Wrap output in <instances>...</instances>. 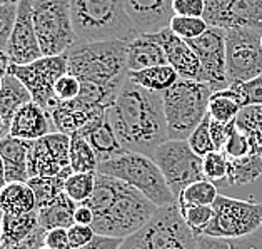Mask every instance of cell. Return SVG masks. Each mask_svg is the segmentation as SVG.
<instances>
[{"label": "cell", "mask_w": 262, "mask_h": 249, "mask_svg": "<svg viewBox=\"0 0 262 249\" xmlns=\"http://www.w3.org/2000/svg\"><path fill=\"white\" fill-rule=\"evenodd\" d=\"M105 116L127 152L152 157L159 146L169 140L162 95L130 79L125 80Z\"/></svg>", "instance_id": "obj_1"}, {"label": "cell", "mask_w": 262, "mask_h": 249, "mask_svg": "<svg viewBox=\"0 0 262 249\" xmlns=\"http://www.w3.org/2000/svg\"><path fill=\"white\" fill-rule=\"evenodd\" d=\"M94 213L95 234L125 239L142 229L159 208L129 184L97 172L95 188L85 202Z\"/></svg>", "instance_id": "obj_2"}, {"label": "cell", "mask_w": 262, "mask_h": 249, "mask_svg": "<svg viewBox=\"0 0 262 249\" xmlns=\"http://www.w3.org/2000/svg\"><path fill=\"white\" fill-rule=\"evenodd\" d=\"M129 42H77L67 52L69 74L75 75L82 86H92L102 91L112 102L129 79L127 67Z\"/></svg>", "instance_id": "obj_3"}, {"label": "cell", "mask_w": 262, "mask_h": 249, "mask_svg": "<svg viewBox=\"0 0 262 249\" xmlns=\"http://www.w3.org/2000/svg\"><path fill=\"white\" fill-rule=\"evenodd\" d=\"M74 30L80 42H130L140 35L124 0H69Z\"/></svg>", "instance_id": "obj_4"}, {"label": "cell", "mask_w": 262, "mask_h": 249, "mask_svg": "<svg viewBox=\"0 0 262 249\" xmlns=\"http://www.w3.org/2000/svg\"><path fill=\"white\" fill-rule=\"evenodd\" d=\"M97 172L129 184L154 202L157 208H165L177 202V197L169 188L162 171L150 156L139 154V152H124L122 156L99 164Z\"/></svg>", "instance_id": "obj_5"}, {"label": "cell", "mask_w": 262, "mask_h": 249, "mask_svg": "<svg viewBox=\"0 0 262 249\" xmlns=\"http://www.w3.org/2000/svg\"><path fill=\"white\" fill-rule=\"evenodd\" d=\"M210 94L212 89L207 84L185 79H179L170 89L161 94L169 139H189L207 116Z\"/></svg>", "instance_id": "obj_6"}, {"label": "cell", "mask_w": 262, "mask_h": 249, "mask_svg": "<svg viewBox=\"0 0 262 249\" xmlns=\"http://www.w3.org/2000/svg\"><path fill=\"white\" fill-rule=\"evenodd\" d=\"M32 17L43 55H63L79 42L69 0H34Z\"/></svg>", "instance_id": "obj_7"}, {"label": "cell", "mask_w": 262, "mask_h": 249, "mask_svg": "<svg viewBox=\"0 0 262 249\" xmlns=\"http://www.w3.org/2000/svg\"><path fill=\"white\" fill-rule=\"evenodd\" d=\"M212 209L214 218L201 236L239 239L262 229V202L217 196Z\"/></svg>", "instance_id": "obj_8"}, {"label": "cell", "mask_w": 262, "mask_h": 249, "mask_svg": "<svg viewBox=\"0 0 262 249\" xmlns=\"http://www.w3.org/2000/svg\"><path fill=\"white\" fill-rule=\"evenodd\" d=\"M262 30L226 29V70L231 84L249 82L262 74Z\"/></svg>", "instance_id": "obj_9"}, {"label": "cell", "mask_w": 262, "mask_h": 249, "mask_svg": "<svg viewBox=\"0 0 262 249\" xmlns=\"http://www.w3.org/2000/svg\"><path fill=\"white\" fill-rule=\"evenodd\" d=\"M9 72L27 87L32 95V100L39 104L43 111L49 114L59 104L55 97V84L62 75L69 72V59L67 54L47 57L43 55L25 66H15L10 64Z\"/></svg>", "instance_id": "obj_10"}, {"label": "cell", "mask_w": 262, "mask_h": 249, "mask_svg": "<svg viewBox=\"0 0 262 249\" xmlns=\"http://www.w3.org/2000/svg\"><path fill=\"white\" fill-rule=\"evenodd\" d=\"M152 159L162 171L165 181L176 197L189 184L206 179L202 169V157H199L189 148L187 140H165L156 149Z\"/></svg>", "instance_id": "obj_11"}, {"label": "cell", "mask_w": 262, "mask_h": 249, "mask_svg": "<svg viewBox=\"0 0 262 249\" xmlns=\"http://www.w3.org/2000/svg\"><path fill=\"white\" fill-rule=\"evenodd\" d=\"M70 136L62 132H50L37 140H32L29 151V179L50 177L70 168Z\"/></svg>", "instance_id": "obj_12"}, {"label": "cell", "mask_w": 262, "mask_h": 249, "mask_svg": "<svg viewBox=\"0 0 262 249\" xmlns=\"http://www.w3.org/2000/svg\"><path fill=\"white\" fill-rule=\"evenodd\" d=\"M199 57L204 72L207 75V86L212 92L229 87L226 70V29L209 27L197 39L187 42Z\"/></svg>", "instance_id": "obj_13"}, {"label": "cell", "mask_w": 262, "mask_h": 249, "mask_svg": "<svg viewBox=\"0 0 262 249\" xmlns=\"http://www.w3.org/2000/svg\"><path fill=\"white\" fill-rule=\"evenodd\" d=\"M32 4L34 0H18L15 27L5 50L10 64L15 66H25L43 57L32 17Z\"/></svg>", "instance_id": "obj_14"}, {"label": "cell", "mask_w": 262, "mask_h": 249, "mask_svg": "<svg viewBox=\"0 0 262 249\" xmlns=\"http://www.w3.org/2000/svg\"><path fill=\"white\" fill-rule=\"evenodd\" d=\"M154 37L162 46L167 64L179 74V77L207 84V75L204 72L199 57L187 42L177 37L170 29H164L159 34H154Z\"/></svg>", "instance_id": "obj_15"}, {"label": "cell", "mask_w": 262, "mask_h": 249, "mask_svg": "<svg viewBox=\"0 0 262 249\" xmlns=\"http://www.w3.org/2000/svg\"><path fill=\"white\" fill-rule=\"evenodd\" d=\"M124 5L139 34H159L174 17L172 0H124Z\"/></svg>", "instance_id": "obj_16"}, {"label": "cell", "mask_w": 262, "mask_h": 249, "mask_svg": "<svg viewBox=\"0 0 262 249\" xmlns=\"http://www.w3.org/2000/svg\"><path fill=\"white\" fill-rule=\"evenodd\" d=\"M105 111L107 109L87 106L79 99H75L69 102H59L50 112V119H52L55 132L74 136V134H77L84 127H87L92 120L104 116Z\"/></svg>", "instance_id": "obj_17"}, {"label": "cell", "mask_w": 262, "mask_h": 249, "mask_svg": "<svg viewBox=\"0 0 262 249\" xmlns=\"http://www.w3.org/2000/svg\"><path fill=\"white\" fill-rule=\"evenodd\" d=\"M54 131L52 119L47 111H43L34 100L20 107L10 122V136L22 140H37Z\"/></svg>", "instance_id": "obj_18"}, {"label": "cell", "mask_w": 262, "mask_h": 249, "mask_svg": "<svg viewBox=\"0 0 262 249\" xmlns=\"http://www.w3.org/2000/svg\"><path fill=\"white\" fill-rule=\"evenodd\" d=\"M77 134L89 140V144L92 146L95 156L99 159V164L111 161V159L122 156L124 152H127L122 148V144H120L117 134L111 126V122H108L105 114L92 120L91 124Z\"/></svg>", "instance_id": "obj_19"}, {"label": "cell", "mask_w": 262, "mask_h": 249, "mask_svg": "<svg viewBox=\"0 0 262 249\" xmlns=\"http://www.w3.org/2000/svg\"><path fill=\"white\" fill-rule=\"evenodd\" d=\"M165 64H167V57L154 34H140L127 46L129 72H139V70L154 66H165Z\"/></svg>", "instance_id": "obj_20"}, {"label": "cell", "mask_w": 262, "mask_h": 249, "mask_svg": "<svg viewBox=\"0 0 262 249\" xmlns=\"http://www.w3.org/2000/svg\"><path fill=\"white\" fill-rule=\"evenodd\" d=\"M30 140L7 136L0 139V156L5 164V179L9 182L29 181V151Z\"/></svg>", "instance_id": "obj_21"}, {"label": "cell", "mask_w": 262, "mask_h": 249, "mask_svg": "<svg viewBox=\"0 0 262 249\" xmlns=\"http://www.w3.org/2000/svg\"><path fill=\"white\" fill-rule=\"evenodd\" d=\"M217 27H249L262 30V0H231Z\"/></svg>", "instance_id": "obj_22"}, {"label": "cell", "mask_w": 262, "mask_h": 249, "mask_svg": "<svg viewBox=\"0 0 262 249\" xmlns=\"http://www.w3.org/2000/svg\"><path fill=\"white\" fill-rule=\"evenodd\" d=\"M32 102V95L14 74L7 72L0 87V116L5 120V129L10 136V122L15 112L25 104Z\"/></svg>", "instance_id": "obj_23"}, {"label": "cell", "mask_w": 262, "mask_h": 249, "mask_svg": "<svg viewBox=\"0 0 262 249\" xmlns=\"http://www.w3.org/2000/svg\"><path fill=\"white\" fill-rule=\"evenodd\" d=\"M37 211V199L29 182H9L0 189V213L24 216Z\"/></svg>", "instance_id": "obj_24"}, {"label": "cell", "mask_w": 262, "mask_h": 249, "mask_svg": "<svg viewBox=\"0 0 262 249\" xmlns=\"http://www.w3.org/2000/svg\"><path fill=\"white\" fill-rule=\"evenodd\" d=\"M77 206H79L77 202H74L66 193H62L60 196H57L49 206L37 209V214H39V226L46 229V231L55 229V227L69 229L70 226L75 224L74 214Z\"/></svg>", "instance_id": "obj_25"}, {"label": "cell", "mask_w": 262, "mask_h": 249, "mask_svg": "<svg viewBox=\"0 0 262 249\" xmlns=\"http://www.w3.org/2000/svg\"><path fill=\"white\" fill-rule=\"evenodd\" d=\"M129 79L140 87L147 89V91L162 94L174 86L181 77L169 64H165V66H154L139 70V72H129Z\"/></svg>", "instance_id": "obj_26"}, {"label": "cell", "mask_w": 262, "mask_h": 249, "mask_svg": "<svg viewBox=\"0 0 262 249\" xmlns=\"http://www.w3.org/2000/svg\"><path fill=\"white\" fill-rule=\"evenodd\" d=\"M242 109L244 107L241 104L239 95L235 94L232 87H227L224 91H217L210 94L207 116L214 120H219V122L229 124L237 119Z\"/></svg>", "instance_id": "obj_27"}, {"label": "cell", "mask_w": 262, "mask_h": 249, "mask_svg": "<svg viewBox=\"0 0 262 249\" xmlns=\"http://www.w3.org/2000/svg\"><path fill=\"white\" fill-rule=\"evenodd\" d=\"M39 227L37 211L24 216L2 214V244H17Z\"/></svg>", "instance_id": "obj_28"}, {"label": "cell", "mask_w": 262, "mask_h": 249, "mask_svg": "<svg viewBox=\"0 0 262 249\" xmlns=\"http://www.w3.org/2000/svg\"><path fill=\"white\" fill-rule=\"evenodd\" d=\"M260 176H262V157L259 154H249L241 159H229V169L226 177L229 186L252 184Z\"/></svg>", "instance_id": "obj_29"}, {"label": "cell", "mask_w": 262, "mask_h": 249, "mask_svg": "<svg viewBox=\"0 0 262 249\" xmlns=\"http://www.w3.org/2000/svg\"><path fill=\"white\" fill-rule=\"evenodd\" d=\"M72 168H69L66 171L59 172L57 176H50V177H32L29 179V186L34 189L35 199H37V209H42L49 206L57 196H60L63 193V188H66V181L67 177L72 174Z\"/></svg>", "instance_id": "obj_30"}, {"label": "cell", "mask_w": 262, "mask_h": 249, "mask_svg": "<svg viewBox=\"0 0 262 249\" xmlns=\"http://www.w3.org/2000/svg\"><path fill=\"white\" fill-rule=\"evenodd\" d=\"M70 168L74 172H97L99 159L95 156L92 146L85 137L74 134L70 136Z\"/></svg>", "instance_id": "obj_31"}, {"label": "cell", "mask_w": 262, "mask_h": 249, "mask_svg": "<svg viewBox=\"0 0 262 249\" xmlns=\"http://www.w3.org/2000/svg\"><path fill=\"white\" fill-rule=\"evenodd\" d=\"M235 122L251 140L252 154H259L262 157V106L244 107L235 119Z\"/></svg>", "instance_id": "obj_32"}, {"label": "cell", "mask_w": 262, "mask_h": 249, "mask_svg": "<svg viewBox=\"0 0 262 249\" xmlns=\"http://www.w3.org/2000/svg\"><path fill=\"white\" fill-rule=\"evenodd\" d=\"M217 188L212 181L202 179L189 184L181 194L177 196V206L187 208V206H212L217 199Z\"/></svg>", "instance_id": "obj_33"}, {"label": "cell", "mask_w": 262, "mask_h": 249, "mask_svg": "<svg viewBox=\"0 0 262 249\" xmlns=\"http://www.w3.org/2000/svg\"><path fill=\"white\" fill-rule=\"evenodd\" d=\"M197 249H262V229L239 239H219L197 236Z\"/></svg>", "instance_id": "obj_34"}, {"label": "cell", "mask_w": 262, "mask_h": 249, "mask_svg": "<svg viewBox=\"0 0 262 249\" xmlns=\"http://www.w3.org/2000/svg\"><path fill=\"white\" fill-rule=\"evenodd\" d=\"M95 176L97 172H72L67 181L63 193L77 204H85L94 193Z\"/></svg>", "instance_id": "obj_35"}, {"label": "cell", "mask_w": 262, "mask_h": 249, "mask_svg": "<svg viewBox=\"0 0 262 249\" xmlns=\"http://www.w3.org/2000/svg\"><path fill=\"white\" fill-rule=\"evenodd\" d=\"M169 29L174 32L177 37H181L182 40L189 42V40L197 39L199 35H202L204 32L209 29V24L204 20V17L174 15L170 20Z\"/></svg>", "instance_id": "obj_36"}, {"label": "cell", "mask_w": 262, "mask_h": 249, "mask_svg": "<svg viewBox=\"0 0 262 249\" xmlns=\"http://www.w3.org/2000/svg\"><path fill=\"white\" fill-rule=\"evenodd\" d=\"M179 209H181L184 221L187 222V226L192 229L195 236H201L214 218L212 206H187Z\"/></svg>", "instance_id": "obj_37"}, {"label": "cell", "mask_w": 262, "mask_h": 249, "mask_svg": "<svg viewBox=\"0 0 262 249\" xmlns=\"http://www.w3.org/2000/svg\"><path fill=\"white\" fill-rule=\"evenodd\" d=\"M209 126H210V117L206 116V119H204L202 122L195 127L194 132L190 134L189 139H187L189 148L192 149L199 157H206L209 152L217 151L214 142H212V137H210Z\"/></svg>", "instance_id": "obj_38"}, {"label": "cell", "mask_w": 262, "mask_h": 249, "mask_svg": "<svg viewBox=\"0 0 262 249\" xmlns=\"http://www.w3.org/2000/svg\"><path fill=\"white\" fill-rule=\"evenodd\" d=\"M202 169L204 177L207 181L217 182L227 177L229 169V157L222 151H212L206 157H202Z\"/></svg>", "instance_id": "obj_39"}, {"label": "cell", "mask_w": 262, "mask_h": 249, "mask_svg": "<svg viewBox=\"0 0 262 249\" xmlns=\"http://www.w3.org/2000/svg\"><path fill=\"white\" fill-rule=\"evenodd\" d=\"M222 152L229 159H241V157H246L249 154H252L251 140H249L247 134L237 127V122H235V127L232 129L231 136H229Z\"/></svg>", "instance_id": "obj_40"}, {"label": "cell", "mask_w": 262, "mask_h": 249, "mask_svg": "<svg viewBox=\"0 0 262 249\" xmlns=\"http://www.w3.org/2000/svg\"><path fill=\"white\" fill-rule=\"evenodd\" d=\"M235 94L239 95L242 107L249 106H262V74L249 82H241V84H231Z\"/></svg>", "instance_id": "obj_41"}, {"label": "cell", "mask_w": 262, "mask_h": 249, "mask_svg": "<svg viewBox=\"0 0 262 249\" xmlns=\"http://www.w3.org/2000/svg\"><path fill=\"white\" fill-rule=\"evenodd\" d=\"M18 4H0V50L5 52L17 20Z\"/></svg>", "instance_id": "obj_42"}, {"label": "cell", "mask_w": 262, "mask_h": 249, "mask_svg": "<svg viewBox=\"0 0 262 249\" xmlns=\"http://www.w3.org/2000/svg\"><path fill=\"white\" fill-rule=\"evenodd\" d=\"M80 95V80L72 74H66L57 80L55 84V97L59 102L75 100Z\"/></svg>", "instance_id": "obj_43"}, {"label": "cell", "mask_w": 262, "mask_h": 249, "mask_svg": "<svg viewBox=\"0 0 262 249\" xmlns=\"http://www.w3.org/2000/svg\"><path fill=\"white\" fill-rule=\"evenodd\" d=\"M174 15L182 17H204L206 0H172Z\"/></svg>", "instance_id": "obj_44"}, {"label": "cell", "mask_w": 262, "mask_h": 249, "mask_svg": "<svg viewBox=\"0 0 262 249\" xmlns=\"http://www.w3.org/2000/svg\"><path fill=\"white\" fill-rule=\"evenodd\" d=\"M235 127V120L234 122H229V124H224V122H219V120H214L210 119V137H212V142L215 146L217 151H222L224 146H226L229 136H231L232 129Z\"/></svg>", "instance_id": "obj_45"}, {"label": "cell", "mask_w": 262, "mask_h": 249, "mask_svg": "<svg viewBox=\"0 0 262 249\" xmlns=\"http://www.w3.org/2000/svg\"><path fill=\"white\" fill-rule=\"evenodd\" d=\"M67 231H69V239H70V246H72V249L85 246L95 238V231L92 229V226L74 224V226H70Z\"/></svg>", "instance_id": "obj_46"}, {"label": "cell", "mask_w": 262, "mask_h": 249, "mask_svg": "<svg viewBox=\"0 0 262 249\" xmlns=\"http://www.w3.org/2000/svg\"><path fill=\"white\" fill-rule=\"evenodd\" d=\"M46 229L39 226L24 241L17 242V244H2L0 249H40L46 246Z\"/></svg>", "instance_id": "obj_47"}, {"label": "cell", "mask_w": 262, "mask_h": 249, "mask_svg": "<svg viewBox=\"0 0 262 249\" xmlns=\"http://www.w3.org/2000/svg\"><path fill=\"white\" fill-rule=\"evenodd\" d=\"M46 246L50 249H72L69 239V231L63 227L49 229L46 233Z\"/></svg>", "instance_id": "obj_48"}, {"label": "cell", "mask_w": 262, "mask_h": 249, "mask_svg": "<svg viewBox=\"0 0 262 249\" xmlns=\"http://www.w3.org/2000/svg\"><path fill=\"white\" fill-rule=\"evenodd\" d=\"M124 239H117V238H107V236H100L95 234V238L89 242V244L77 247V249H119L122 244Z\"/></svg>", "instance_id": "obj_49"}, {"label": "cell", "mask_w": 262, "mask_h": 249, "mask_svg": "<svg viewBox=\"0 0 262 249\" xmlns=\"http://www.w3.org/2000/svg\"><path fill=\"white\" fill-rule=\"evenodd\" d=\"M74 221H75V224H80V226H92L94 224L92 209L85 206V204H79L77 209H75Z\"/></svg>", "instance_id": "obj_50"}, {"label": "cell", "mask_w": 262, "mask_h": 249, "mask_svg": "<svg viewBox=\"0 0 262 249\" xmlns=\"http://www.w3.org/2000/svg\"><path fill=\"white\" fill-rule=\"evenodd\" d=\"M9 67H10V60L5 52L0 50V77H5L9 72Z\"/></svg>", "instance_id": "obj_51"}, {"label": "cell", "mask_w": 262, "mask_h": 249, "mask_svg": "<svg viewBox=\"0 0 262 249\" xmlns=\"http://www.w3.org/2000/svg\"><path fill=\"white\" fill-rule=\"evenodd\" d=\"M4 186H7V179H5V164H4V159L0 156V189Z\"/></svg>", "instance_id": "obj_52"}, {"label": "cell", "mask_w": 262, "mask_h": 249, "mask_svg": "<svg viewBox=\"0 0 262 249\" xmlns=\"http://www.w3.org/2000/svg\"><path fill=\"white\" fill-rule=\"evenodd\" d=\"M7 136H9V134H7V129H5V120H4L2 116H0V139H4Z\"/></svg>", "instance_id": "obj_53"}, {"label": "cell", "mask_w": 262, "mask_h": 249, "mask_svg": "<svg viewBox=\"0 0 262 249\" xmlns=\"http://www.w3.org/2000/svg\"><path fill=\"white\" fill-rule=\"evenodd\" d=\"M0 246H2V213H0Z\"/></svg>", "instance_id": "obj_54"}, {"label": "cell", "mask_w": 262, "mask_h": 249, "mask_svg": "<svg viewBox=\"0 0 262 249\" xmlns=\"http://www.w3.org/2000/svg\"><path fill=\"white\" fill-rule=\"evenodd\" d=\"M0 4H18V0H0Z\"/></svg>", "instance_id": "obj_55"}, {"label": "cell", "mask_w": 262, "mask_h": 249, "mask_svg": "<svg viewBox=\"0 0 262 249\" xmlns=\"http://www.w3.org/2000/svg\"><path fill=\"white\" fill-rule=\"evenodd\" d=\"M2 82H4V77H0V87H2Z\"/></svg>", "instance_id": "obj_56"}, {"label": "cell", "mask_w": 262, "mask_h": 249, "mask_svg": "<svg viewBox=\"0 0 262 249\" xmlns=\"http://www.w3.org/2000/svg\"><path fill=\"white\" fill-rule=\"evenodd\" d=\"M40 249H50V247H47V246H43V247H40Z\"/></svg>", "instance_id": "obj_57"}, {"label": "cell", "mask_w": 262, "mask_h": 249, "mask_svg": "<svg viewBox=\"0 0 262 249\" xmlns=\"http://www.w3.org/2000/svg\"><path fill=\"white\" fill-rule=\"evenodd\" d=\"M260 44H262V39H260Z\"/></svg>", "instance_id": "obj_58"}]
</instances>
